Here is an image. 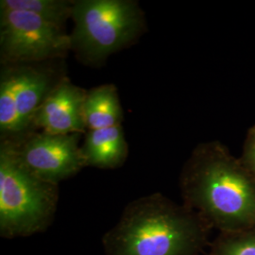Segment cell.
<instances>
[{"instance_id":"7","label":"cell","mask_w":255,"mask_h":255,"mask_svg":"<svg viewBox=\"0 0 255 255\" xmlns=\"http://www.w3.org/2000/svg\"><path fill=\"white\" fill-rule=\"evenodd\" d=\"M87 91L67 79L56 83L34 116L32 126L49 134L82 133L87 128L83 105Z\"/></svg>"},{"instance_id":"5","label":"cell","mask_w":255,"mask_h":255,"mask_svg":"<svg viewBox=\"0 0 255 255\" xmlns=\"http://www.w3.org/2000/svg\"><path fill=\"white\" fill-rule=\"evenodd\" d=\"M71 50L64 27L33 13L0 9V56L5 64H27L63 58Z\"/></svg>"},{"instance_id":"13","label":"cell","mask_w":255,"mask_h":255,"mask_svg":"<svg viewBox=\"0 0 255 255\" xmlns=\"http://www.w3.org/2000/svg\"><path fill=\"white\" fill-rule=\"evenodd\" d=\"M212 255H255V235L228 238L214 249Z\"/></svg>"},{"instance_id":"10","label":"cell","mask_w":255,"mask_h":255,"mask_svg":"<svg viewBox=\"0 0 255 255\" xmlns=\"http://www.w3.org/2000/svg\"><path fill=\"white\" fill-rule=\"evenodd\" d=\"M83 115L87 130L121 125L123 111L117 87L102 84L87 92Z\"/></svg>"},{"instance_id":"14","label":"cell","mask_w":255,"mask_h":255,"mask_svg":"<svg viewBox=\"0 0 255 255\" xmlns=\"http://www.w3.org/2000/svg\"><path fill=\"white\" fill-rule=\"evenodd\" d=\"M240 162L255 179V124L247 132Z\"/></svg>"},{"instance_id":"6","label":"cell","mask_w":255,"mask_h":255,"mask_svg":"<svg viewBox=\"0 0 255 255\" xmlns=\"http://www.w3.org/2000/svg\"><path fill=\"white\" fill-rule=\"evenodd\" d=\"M81 133L33 134L21 144L16 143V150L27 169L40 179L58 184L85 167L79 146Z\"/></svg>"},{"instance_id":"1","label":"cell","mask_w":255,"mask_h":255,"mask_svg":"<svg viewBox=\"0 0 255 255\" xmlns=\"http://www.w3.org/2000/svg\"><path fill=\"white\" fill-rule=\"evenodd\" d=\"M184 205L223 231L255 226V179L218 140L203 142L182 168Z\"/></svg>"},{"instance_id":"12","label":"cell","mask_w":255,"mask_h":255,"mask_svg":"<svg viewBox=\"0 0 255 255\" xmlns=\"http://www.w3.org/2000/svg\"><path fill=\"white\" fill-rule=\"evenodd\" d=\"M18 64L3 70L0 79V131L4 135L16 134L15 94L18 84Z\"/></svg>"},{"instance_id":"3","label":"cell","mask_w":255,"mask_h":255,"mask_svg":"<svg viewBox=\"0 0 255 255\" xmlns=\"http://www.w3.org/2000/svg\"><path fill=\"white\" fill-rule=\"evenodd\" d=\"M58 184L31 173L19 159L16 143L0 145V236L13 239L43 233L54 219Z\"/></svg>"},{"instance_id":"4","label":"cell","mask_w":255,"mask_h":255,"mask_svg":"<svg viewBox=\"0 0 255 255\" xmlns=\"http://www.w3.org/2000/svg\"><path fill=\"white\" fill-rule=\"evenodd\" d=\"M72 19L71 50L94 65L132 44L146 29L144 12L134 0H77Z\"/></svg>"},{"instance_id":"2","label":"cell","mask_w":255,"mask_h":255,"mask_svg":"<svg viewBox=\"0 0 255 255\" xmlns=\"http://www.w3.org/2000/svg\"><path fill=\"white\" fill-rule=\"evenodd\" d=\"M208 223L187 206L159 193L128 204L102 238L104 255H196L206 241Z\"/></svg>"},{"instance_id":"11","label":"cell","mask_w":255,"mask_h":255,"mask_svg":"<svg viewBox=\"0 0 255 255\" xmlns=\"http://www.w3.org/2000/svg\"><path fill=\"white\" fill-rule=\"evenodd\" d=\"M74 1L67 0H1L0 9L20 10L33 13L37 16L64 27L66 21L72 18Z\"/></svg>"},{"instance_id":"8","label":"cell","mask_w":255,"mask_h":255,"mask_svg":"<svg viewBox=\"0 0 255 255\" xmlns=\"http://www.w3.org/2000/svg\"><path fill=\"white\" fill-rule=\"evenodd\" d=\"M18 84L15 94L16 134L32 126L37 111L55 86L48 71L27 64H18Z\"/></svg>"},{"instance_id":"9","label":"cell","mask_w":255,"mask_h":255,"mask_svg":"<svg viewBox=\"0 0 255 255\" xmlns=\"http://www.w3.org/2000/svg\"><path fill=\"white\" fill-rule=\"evenodd\" d=\"M85 166L114 169L125 163L128 146L122 126L92 129L82 146Z\"/></svg>"}]
</instances>
